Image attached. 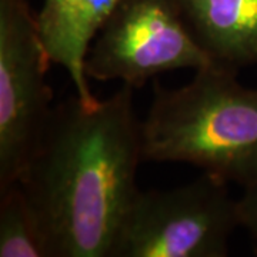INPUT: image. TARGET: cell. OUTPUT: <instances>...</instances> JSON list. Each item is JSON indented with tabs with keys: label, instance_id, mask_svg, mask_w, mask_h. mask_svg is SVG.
<instances>
[{
	"label": "cell",
	"instance_id": "cell-1",
	"mask_svg": "<svg viewBox=\"0 0 257 257\" xmlns=\"http://www.w3.org/2000/svg\"><path fill=\"white\" fill-rule=\"evenodd\" d=\"M143 162L133 87L106 100L53 106L19 183L47 257H111Z\"/></svg>",
	"mask_w": 257,
	"mask_h": 257
},
{
	"label": "cell",
	"instance_id": "cell-2",
	"mask_svg": "<svg viewBox=\"0 0 257 257\" xmlns=\"http://www.w3.org/2000/svg\"><path fill=\"white\" fill-rule=\"evenodd\" d=\"M142 121L147 162H182L246 187L257 180V89L237 72L209 64L179 89L153 84Z\"/></svg>",
	"mask_w": 257,
	"mask_h": 257
},
{
	"label": "cell",
	"instance_id": "cell-3",
	"mask_svg": "<svg viewBox=\"0 0 257 257\" xmlns=\"http://www.w3.org/2000/svg\"><path fill=\"white\" fill-rule=\"evenodd\" d=\"M240 226L227 182L203 173L169 190H139L111 257H224Z\"/></svg>",
	"mask_w": 257,
	"mask_h": 257
},
{
	"label": "cell",
	"instance_id": "cell-4",
	"mask_svg": "<svg viewBox=\"0 0 257 257\" xmlns=\"http://www.w3.org/2000/svg\"><path fill=\"white\" fill-rule=\"evenodd\" d=\"M49 63L28 0H0V190L18 182L46 127Z\"/></svg>",
	"mask_w": 257,
	"mask_h": 257
},
{
	"label": "cell",
	"instance_id": "cell-5",
	"mask_svg": "<svg viewBox=\"0 0 257 257\" xmlns=\"http://www.w3.org/2000/svg\"><path fill=\"white\" fill-rule=\"evenodd\" d=\"M87 52L89 79L142 87L157 74L210 64L173 0H120Z\"/></svg>",
	"mask_w": 257,
	"mask_h": 257
},
{
	"label": "cell",
	"instance_id": "cell-6",
	"mask_svg": "<svg viewBox=\"0 0 257 257\" xmlns=\"http://www.w3.org/2000/svg\"><path fill=\"white\" fill-rule=\"evenodd\" d=\"M210 64L239 72L257 64V0H173Z\"/></svg>",
	"mask_w": 257,
	"mask_h": 257
},
{
	"label": "cell",
	"instance_id": "cell-7",
	"mask_svg": "<svg viewBox=\"0 0 257 257\" xmlns=\"http://www.w3.org/2000/svg\"><path fill=\"white\" fill-rule=\"evenodd\" d=\"M120 0H45L36 13L37 26L52 63L67 70L74 94L86 104H94L84 70L87 52L96 35Z\"/></svg>",
	"mask_w": 257,
	"mask_h": 257
},
{
	"label": "cell",
	"instance_id": "cell-8",
	"mask_svg": "<svg viewBox=\"0 0 257 257\" xmlns=\"http://www.w3.org/2000/svg\"><path fill=\"white\" fill-rule=\"evenodd\" d=\"M0 257H47L35 213L19 182L0 190Z\"/></svg>",
	"mask_w": 257,
	"mask_h": 257
},
{
	"label": "cell",
	"instance_id": "cell-9",
	"mask_svg": "<svg viewBox=\"0 0 257 257\" xmlns=\"http://www.w3.org/2000/svg\"><path fill=\"white\" fill-rule=\"evenodd\" d=\"M237 207L240 226L248 231L257 254V180L244 187L243 196L237 200Z\"/></svg>",
	"mask_w": 257,
	"mask_h": 257
}]
</instances>
